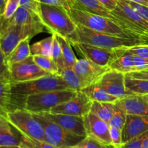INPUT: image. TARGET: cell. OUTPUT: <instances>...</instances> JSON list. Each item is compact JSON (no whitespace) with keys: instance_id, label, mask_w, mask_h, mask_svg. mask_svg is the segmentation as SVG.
<instances>
[{"instance_id":"obj_1","label":"cell","mask_w":148,"mask_h":148,"mask_svg":"<svg viewBox=\"0 0 148 148\" xmlns=\"http://www.w3.org/2000/svg\"><path fill=\"white\" fill-rule=\"evenodd\" d=\"M67 11L75 24H79L90 30L126 38L148 39V37L140 36L127 28L119 20L97 15L74 7Z\"/></svg>"},{"instance_id":"obj_2","label":"cell","mask_w":148,"mask_h":148,"mask_svg":"<svg viewBox=\"0 0 148 148\" xmlns=\"http://www.w3.org/2000/svg\"><path fill=\"white\" fill-rule=\"evenodd\" d=\"M71 89L60 75H47L20 82H12L10 111L21 108L23 101L27 95L48 91Z\"/></svg>"},{"instance_id":"obj_3","label":"cell","mask_w":148,"mask_h":148,"mask_svg":"<svg viewBox=\"0 0 148 148\" xmlns=\"http://www.w3.org/2000/svg\"><path fill=\"white\" fill-rule=\"evenodd\" d=\"M69 42H82L106 49H129L139 45H148V39L126 38L90 30L76 24L74 34L68 39Z\"/></svg>"},{"instance_id":"obj_4","label":"cell","mask_w":148,"mask_h":148,"mask_svg":"<svg viewBox=\"0 0 148 148\" xmlns=\"http://www.w3.org/2000/svg\"><path fill=\"white\" fill-rule=\"evenodd\" d=\"M40 19L49 33L67 39L74 34L76 29V24L64 7L41 4Z\"/></svg>"},{"instance_id":"obj_5","label":"cell","mask_w":148,"mask_h":148,"mask_svg":"<svg viewBox=\"0 0 148 148\" xmlns=\"http://www.w3.org/2000/svg\"><path fill=\"white\" fill-rule=\"evenodd\" d=\"M77 92L66 89L32 94L23 100L20 108H25L33 114L50 112L55 106L74 98Z\"/></svg>"},{"instance_id":"obj_6","label":"cell","mask_w":148,"mask_h":148,"mask_svg":"<svg viewBox=\"0 0 148 148\" xmlns=\"http://www.w3.org/2000/svg\"><path fill=\"white\" fill-rule=\"evenodd\" d=\"M45 31L48 32V30L43 23L32 25H9L4 17L0 48L7 57L21 40L27 38H33Z\"/></svg>"},{"instance_id":"obj_7","label":"cell","mask_w":148,"mask_h":148,"mask_svg":"<svg viewBox=\"0 0 148 148\" xmlns=\"http://www.w3.org/2000/svg\"><path fill=\"white\" fill-rule=\"evenodd\" d=\"M6 119L22 135L46 141L42 125L30 111L25 108H15L7 113Z\"/></svg>"},{"instance_id":"obj_8","label":"cell","mask_w":148,"mask_h":148,"mask_svg":"<svg viewBox=\"0 0 148 148\" xmlns=\"http://www.w3.org/2000/svg\"><path fill=\"white\" fill-rule=\"evenodd\" d=\"M40 123L46 141L58 148L77 145L85 137L73 134L43 114H33Z\"/></svg>"},{"instance_id":"obj_9","label":"cell","mask_w":148,"mask_h":148,"mask_svg":"<svg viewBox=\"0 0 148 148\" xmlns=\"http://www.w3.org/2000/svg\"><path fill=\"white\" fill-rule=\"evenodd\" d=\"M72 46L84 58L102 66L109 67L114 60L123 54L128 49H106L82 42H70Z\"/></svg>"},{"instance_id":"obj_10","label":"cell","mask_w":148,"mask_h":148,"mask_svg":"<svg viewBox=\"0 0 148 148\" xmlns=\"http://www.w3.org/2000/svg\"><path fill=\"white\" fill-rule=\"evenodd\" d=\"M117 6L111 11L113 16L123 25L140 36L148 37V21L124 0H116Z\"/></svg>"},{"instance_id":"obj_11","label":"cell","mask_w":148,"mask_h":148,"mask_svg":"<svg viewBox=\"0 0 148 148\" xmlns=\"http://www.w3.org/2000/svg\"><path fill=\"white\" fill-rule=\"evenodd\" d=\"M12 82H20L32 80L49 75L35 62L33 55L22 62L13 64L9 66Z\"/></svg>"},{"instance_id":"obj_12","label":"cell","mask_w":148,"mask_h":148,"mask_svg":"<svg viewBox=\"0 0 148 148\" xmlns=\"http://www.w3.org/2000/svg\"><path fill=\"white\" fill-rule=\"evenodd\" d=\"M92 101L82 91H78L74 98L56 106L49 113L85 116L90 112Z\"/></svg>"},{"instance_id":"obj_13","label":"cell","mask_w":148,"mask_h":148,"mask_svg":"<svg viewBox=\"0 0 148 148\" xmlns=\"http://www.w3.org/2000/svg\"><path fill=\"white\" fill-rule=\"evenodd\" d=\"M73 69L80 79L82 90L95 83L104 73L109 70V67L102 66L88 59H79L77 60Z\"/></svg>"},{"instance_id":"obj_14","label":"cell","mask_w":148,"mask_h":148,"mask_svg":"<svg viewBox=\"0 0 148 148\" xmlns=\"http://www.w3.org/2000/svg\"><path fill=\"white\" fill-rule=\"evenodd\" d=\"M97 82L118 99L124 98L134 93L127 89L125 85V74L115 70H108Z\"/></svg>"},{"instance_id":"obj_15","label":"cell","mask_w":148,"mask_h":148,"mask_svg":"<svg viewBox=\"0 0 148 148\" xmlns=\"http://www.w3.org/2000/svg\"><path fill=\"white\" fill-rule=\"evenodd\" d=\"M83 118L86 136L92 137L106 145L111 146V140L108 123L106 122L92 112L88 113Z\"/></svg>"},{"instance_id":"obj_16","label":"cell","mask_w":148,"mask_h":148,"mask_svg":"<svg viewBox=\"0 0 148 148\" xmlns=\"http://www.w3.org/2000/svg\"><path fill=\"white\" fill-rule=\"evenodd\" d=\"M127 114L148 116V94H134L118 99L115 102Z\"/></svg>"},{"instance_id":"obj_17","label":"cell","mask_w":148,"mask_h":148,"mask_svg":"<svg viewBox=\"0 0 148 148\" xmlns=\"http://www.w3.org/2000/svg\"><path fill=\"white\" fill-rule=\"evenodd\" d=\"M50 118L56 123L63 127L64 130L73 134L81 137H86L83 116L66 115V114L41 113Z\"/></svg>"},{"instance_id":"obj_18","label":"cell","mask_w":148,"mask_h":148,"mask_svg":"<svg viewBox=\"0 0 148 148\" xmlns=\"http://www.w3.org/2000/svg\"><path fill=\"white\" fill-rule=\"evenodd\" d=\"M148 130V116L127 114L122 130L123 144Z\"/></svg>"},{"instance_id":"obj_19","label":"cell","mask_w":148,"mask_h":148,"mask_svg":"<svg viewBox=\"0 0 148 148\" xmlns=\"http://www.w3.org/2000/svg\"><path fill=\"white\" fill-rule=\"evenodd\" d=\"M6 20L9 25H32L42 23L40 17L36 13L21 6L11 18L6 19Z\"/></svg>"},{"instance_id":"obj_20","label":"cell","mask_w":148,"mask_h":148,"mask_svg":"<svg viewBox=\"0 0 148 148\" xmlns=\"http://www.w3.org/2000/svg\"><path fill=\"white\" fill-rule=\"evenodd\" d=\"M11 87L10 77H0V116L5 119L11 106Z\"/></svg>"},{"instance_id":"obj_21","label":"cell","mask_w":148,"mask_h":148,"mask_svg":"<svg viewBox=\"0 0 148 148\" xmlns=\"http://www.w3.org/2000/svg\"><path fill=\"white\" fill-rule=\"evenodd\" d=\"M92 101L103 103H115L118 100L116 97L111 95L98 82L81 90Z\"/></svg>"},{"instance_id":"obj_22","label":"cell","mask_w":148,"mask_h":148,"mask_svg":"<svg viewBox=\"0 0 148 148\" xmlns=\"http://www.w3.org/2000/svg\"><path fill=\"white\" fill-rule=\"evenodd\" d=\"M75 1L77 2V5L74 8L81 9L97 15L117 20L113 16L111 11L104 7L98 0H75Z\"/></svg>"},{"instance_id":"obj_23","label":"cell","mask_w":148,"mask_h":148,"mask_svg":"<svg viewBox=\"0 0 148 148\" xmlns=\"http://www.w3.org/2000/svg\"><path fill=\"white\" fill-rule=\"evenodd\" d=\"M32 38H27L21 40L17 46L12 50V51L6 57V62L8 66L13 64L22 62L27 59L31 54L30 41Z\"/></svg>"},{"instance_id":"obj_24","label":"cell","mask_w":148,"mask_h":148,"mask_svg":"<svg viewBox=\"0 0 148 148\" xmlns=\"http://www.w3.org/2000/svg\"><path fill=\"white\" fill-rule=\"evenodd\" d=\"M110 70H115L124 74L135 71L134 62V55L126 50L121 56L114 60L109 66Z\"/></svg>"},{"instance_id":"obj_25","label":"cell","mask_w":148,"mask_h":148,"mask_svg":"<svg viewBox=\"0 0 148 148\" xmlns=\"http://www.w3.org/2000/svg\"><path fill=\"white\" fill-rule=\"evenodd\" d=\"M21 143V134L17 131L14 132V128L10 124L0 127V147L20 145Z\"/></svg>"},{"instance_id":"obj_26","label":"cell","mask_w":148,"mask_h":148,"mask_svg":"<svg viewBox=\"0 0 148 148\" xmlns=\"http://www.w3.org/2000/svg\"><path fill=\"white\" fill-rule=\"evenodd\" d=\"M116 108L115 103H103L98 101H92L90 112L93 113L99 118L109 122L112 117Z\"/></svg>"},{"instance_id":"obj_27","label":"cell","mask_w":148,"mask_h":148,"mask_svg":"<svg viewBox=\"0 0 148 148\" xmlns=\"http://www.w3.org/2000/svg\"><path fill=\"white\" fill-rule=\"evenodd\" d=\"M54 35L56 36L59 45H60L66 67L73 69L74 66L77 60V58L76 57L75 53H74L70 42L68 40L67 38L63 37V36L56 34Z\"/></svg>"},{"instance_id":"obj_28","label":"cell","mask_w":148,"mask_h":148,"mask_svg":"<svg viewBox=\"0 0 148 148\" xmlns=\"http://www.w3.org/2000/svg\"><path fill=\"white\" fill-rule=\"evenodd\" d=\"M53 40V35L51 34V36H49V37L33 43L30 46L31 54L40 55V56H45L51 58Z\"/></svg>"},{"instance_id":"obj_29","label":"cell","mask_w":148,"mask_h":148,"mask_svg":"<svg viewBox=\"0 0 148 148\" xmlns=\"http://www.w3.org/2000/svg\"><path fill=\"white\" fill-rule=\"evenodd\" d=\"M125 85L127 89L134 94H148V79H134L125 75Z\"/></svg>"},{"instance_id":"obj_30","label":"cell","mask_w":148,"mask_h":148,"mask_svg":"<svg viewBox=\"0 0 148 148\" xmlns=\"http://www.w3.org/2000/svg\"><path fill=\"white\" fill-rule=\"evenodd\" d=\"M60 75L67 84L69 88L76 91H80L82 90L80 79L73 69L66 67L61 72Z\"/></svg>"},{"instance_id":"obj_31","label":"cell","mask_w":148,"mask_h":148,"mask_svg":"<svg viewBox=\"0 0 148 148\" xmlns=\"http://www.w3.org/2000/svg\"><path fill=\"white\" fill-rule=\"evenodd\" d=\"M35 62L41 69L51 74L59 75V70L54 61L50 57L40 55H33Z\"/></svg>"},{"instance_id":"obj_32","label":"cell","mask_w":148,"mask_h":148,"mask_svg":"<svg viewBox=\"0 0 148 148\" xmlns=\"http://www.w3.org/2000/svg\"><path fill=\"white\" fill-rule=\"evenodd\" d=\"M53 35V45H52V51H51V58L54 62L56 63V66L59 70V75L66 68L64 60L63 55H62V49H61L59 41L56 38V36Z\"/></svg>"},{"instance_id":"obj_33","label":"cell","mask_w":148,"mask_h":148,"mask_svg":"<svg viewBox=\"0 0 148 148\" xmlns=\"http://www.w3.org/2000/svg\"><path fill=\"white\" fill-rule=\"evenodd\" d=\"M127 113L116 104L115 110H114L112 117L108 122V124L111 127H116V128L119 129L122 131L124 124H125L126 120H127Z\"/></svg>"},{"instance_id":"obj_34","label":"cell","mask_w":148,"mask_h":148,"mask_svg":"<svg viewBox=\"0 0 148 148\" xmlns=\"http://www.w3.org/2000/svg\"><path fill=\"white\" fill-rule=\"evenodd\" d=\"M22 143L27 145L30 148H58L53 145L47 143L46 141H42V140H37V139L30 138V137H26V136L21 134Z\"/></svg>"},{"instance_id":"obj_35","label":"cell","mask_w":148,"mask_h":148,"mask_svg":"<svg viewBox=\"0 0 148 148\" xmlns=\"http://www.w3.org/2000/svg\"><path fill=\"white\" fill-rule=\"evenodd\" d=\"M77 145L81 148H108V145L89 136L84 137Z\"/></svg>"},{"instance_id":"obj_36","label":"cell","mask_w":148,"mask_h":148,"mask_svg":"<svg viewBox=\"0 0 148 148\" xmlns=\"http://www.w3.org/2000/svg\"><path fill=\"white\" fill-rule=\"evenodd\" d=\"M148 136V130L145 132L137 136L127 143H124L119 148H143V143Z\"/></svg>"},{"instance_id":"obj_37","label":"cell","mask_w":148,"mask_h":148,"mask_svg":"<svg viewBox=\"0 0 148 148\" xmlns=\"http://www.w3.org/2000/svg\"><path fill=\"white\" fill-rule=\"evenodd\" d=\"M110 136L111 145L114 148H119L123 145L122 131L119 129L110 126Z\"/></svg>"},{"instance_id":"obj_38","label":"cell","mask_w":148,"mask_h":148,"mask_svg":"<svg viewBox=\"0 0 148 148\" xmlns=\"http://www.w3.org/2000/svg\"><path fill=\"white\" fill-rule=\"evenodd\" d=\"M20 0H7L3 17L5 19L11 18L20 7Z\"/></svg>"},{"instance_id":"obj_39","label":"cell","mask_w":148,"mask_h":148,"mask_svg":"<svg viewBox=\"0 0 148 148\" xmlns=\"http://www.w3.org/2000/svg\"><path fill=\"white\" fill-rule=\"evenodd\" d=\"M40 0H20V6L34 12L40 17Z\"/></svg>"},{"instance_id":"obj_40","label":"cell","mask_w":148,"mask_h":148,"mask_svg":"<svg viewBox=\"0 0 148 148\" xmlns=\"http://www.w3.org/2000/svg\"><path fill=\"white\" fill-rule=\"evenodd\" d=\"M127 51L134 56L148 59V45H139V46H132L129 48Z\"/></svg>"},{"instance_id":"obj_41","label":"cell","mask_w":148,"mask_h":148,"mask_svg":"<svg viewBox=\"0 0 148 148\" xmlns=\"http://www.w3.org/2000/svg\"><path fill=\"white\" fill-rule=\"evenodd\" d=\"M10 77L9 66L6 62V56L0 48V77Z\"/></svg>"},{"instance_id":"obj_42","label":"cell","mask_w":148,"mask_h":148,"mask_svg":"<svg viewBox=\"0 0 148 148\" xmlns=\"http://www.w3.org/2000/svg\"><path fill=\"white\" fill-rule=\"evenodd\" d=\"M127 4H130L133 9H134L135 11H137L142 17H144L145 20H147L148 21V7L146 6L142 5V4H137V3L132 2V1H127V0H124Z\"/></svg>"},{"instance_id":"obj_43","label":"cell","mask_w":148,"mask_h":148,"mask_svg":"<svg viewBox=\"0 0 148 148\" xmlns=\"http://www.w3.org/2000/svg\"><path fill=\"white\" fill-rule=\"evenodd\" d=\"M134 66H135V71L148 69V59L134 55Z\"/></svg>"},{"instance_id":"obj_44","label":"cell","mask_w":148,"mask_h":148,"mask_svg":"<svg viewBox=\"0 0 148 148\" xmlns=\"http://www.w3.org/2000/svg\"><path fill=\"white\" fill-rule=\"evenodd\" d=\"M41 4H48V5L56 6L59 7H64L66 10H69L70 7L66 2L64 1L63 0H40Z\"/></svg>"},{"instance_id":"obj_45","label":"cell","mask_w":148,"mask_h":148,"mask_svg":"<svg viewBox=\"0 0 148 148\" xmlns=\"http://www.w3.org/2000/svg\"><path fill=\"white\" fill-rule=\"evenodd\" d=\"M125 75L130 77L134 78V79H148V69L141 71H134V72L125 74Z\"/></svg>"},{"instance_id":"obj_46","label":"cell","mask_w":148,"mask_h":148,"mask_svg":"<svg viewBox=\"0 0 148 148\" xmlns=\"http://www.w3.org/2000/svg\"><path fill=\"white\" fill-rule=\"evenodd\" d=\"M105 7H106L110 11H112L117 6L116 0H98Z\"/></svg>"},{"instance_id":"obj_47","label":"cell","mask_w":148,"mask_h":148,"mask_svg":"<svg viewBox=\"0 0 148 148\" xmlns=\"http://www.w3.org/2000/svg\"><path fill=\"white\" fill-rule=\"evenodd\" d=\"M127 1H132V2L137 3V4H142V5L148 7V0H127Z\"/></svg>"},{"instance_id":"obj_48","label":"cell","mask_w":148,"mask_h":148,"mask_svg":"<svg viewBox=\"0 0 148 148\" xmlns=\"http://www.w3.org/2000/svg\"><path fill=\"white\" fill-rule=\"evenodd\" d=\"M6 0H0V15H3L5 9Z\"/></svg>"},{"instance_id":"obj_49","label":"cell","mask_w":148,"mask_h":148,"mask_svg":"<svg viewBox=\"0 0 148 148\" xmlns=\"http://www.w3.org/2000/svg\"><path fill=\"white\" fill-rule=\"evenodd\" d=\"M8 124L9 122L7 121V119H6L5 118H4V117L0 116V127H4V126H7L8 125Z\"/></svg>"},{"instance_id":"obj_50","label":"cell","mask_w":148,"mask_h":148,"mask_svg":"<svg viewBox=\"0 0 148 148\" xmlns=\"http://www.w3.org/2000/svg\"><path fill=\"white\" fill-rule=\"evenodd\" d=\"M63 1L67 3V4L69 5V7H70V8L75 7L77 4V2L75 0H63Z\"/></svg>"},{"instance_id":"obj_51","label":"cell","mask_w":148,"mask_h":148,"mask_svg":"<svg viewBox=\"0 0 148 148\" xmlns=\"http://www.w3.org/2000/svg\"><path fill=\"white\" fill-rule=\"evenodd\" d=\"M3 23H4V17L3 15H0V38L1 36V31H2Z\"/></svg>"},{"instance_id":"obj_52","label":"cell","mask_w":148,"mask_h":148,"mask_svg":"<svg viewBox=\"0 0 148 148\" xmlns=\"http://www.w3.org/2000/svg\"><path fill=\"white\" fill-rule=\"evenodd\" d=\"M143 148H148V136L146 137V139L145 140L144 143H143Z\"/></svg>"},{"instance_id":"obj_53","label":"cell","mask_w":148,"mask_h":148,"mask_svg":"<svg viewBox=\"0 0 148 148\" xmlns=\"http://www.w3.org/2000/svg\"><path fill=\"white\" fill-rule=\"evenodd\" d=\"M0 148H20V145H11V146H1Z\"/></svg>"},{"instance_id":"obj_54","label":"cell","mask_w":148,"mask_h":148,"mask_svg":"<svg viewBox=\"0 0 148 148\" xmlns=\"http://www.w3.org/2000/svg\"><path fill=\"white\" fill-rule=\"evenodd\" d=\"M61 148H81L80 147L76 145H72V146H67V147H61Z\"/></svg>"},{"instance_id":"obj_55","label":"cell","mask_w":148,"mask_h":148,"mask_svg":"<svg viewBox=\"0 0 148 148\" xmlns=\"http://www.w3.org/2000/svg\"><path fill=\"white\" fill-rule=\"evenodd\" d=\"M20 148H30V147H27V145H24L23 143H21V144L20 145Z\"/></svg>"},{"instance_id":"obj_56","label":"cell","mask_w":148,"mask_h":148,"mask_svg":"<svg viewBox=\"0 0 148 148\" xmlns=\"http://www.w3.org/2000/svg\"><path fill=\"white\" fill-rule=\"evenodd\" d=\"M108 148H114L112 146H108Z\"/></svg>"},{"instance_id":"obj_57","label":"cell","mask_w":148,"mask_h":148,"mask_svg":"<svg viewBox=\"0 0 148 148\" xmlns=\"http://www.w3.org/2000/svg\"><path fill=\"white\" fill-rule=\"evenodd\" d=\"M7 0H6V2H7Z\"/></svg>"},{"instance_id":"obj_58","label":"cell","mask_w":148,"mask_h":148,"mask_svg":"<svg viewBox=\"0 0 148 148\" xmlns=\"http://www.w3.org/2000/svg\"></svg>"}]
</instances>
